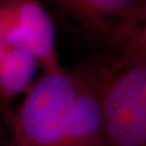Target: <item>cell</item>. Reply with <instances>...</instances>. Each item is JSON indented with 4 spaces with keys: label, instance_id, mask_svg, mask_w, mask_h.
<instances>
[{
    "label": "cell",
    "instance_id": "obj_1",
    "mask_svg": "<svg viewBox=\"0 0 146 146\" xmlns=\"http://www.w3.org/2000/svg\"><path fill=\"white\" fill-rule=\"evenodd\" d=\"M82 65L98 92L106 146H146V28Z\"/></svg>",
    "mask_w": 146,
    "mask_h": 146
},
{
    "label": "cell",
    "instance_id": "obj_2",
    "mask_svg": "<svg viewBox=\"0 0 146 146\" xmlns=\"http://www.w3.org/2000/svg\"><path fill=\"white\" fill-rule=\"evenodd\" d=\"M78 87L77 68L43 72L12 119L14 146H70Z\"/></svg>",
    "mask_w": 146,
    "mask_h": 146
},
{
    "label": "cell",
    "instance_id": "obj_3",
    "mask_svg": "<svg viewBox=\"0 0 146 146\" xmlns=\"http://www.w3.org/2000/svg\"><path fill=\"white\" fill-rule=\"evenodd\" d=\"M95 55L118 51L146 28L145 0H48Z\"/></svg>",
    "mask_w": 146,
    "mask_h": 146
},
{
    "label": "cell",
    "instance_id": "obj_4",
    "mask_svg": "<svg viewBox=\"0 0 146 146\" xmlns=\"http://www.w3.org/2000/svg\"><path fill=\"white\" fill-rule=\"evenodd\" d=\"M15 49L31 53L43 72L61 67L55 22L40 0H0V58Z\"/></svg>",
    "mask_w": 146,
    "mask_h": 146
},
{
    "label": "cell",
    "instance_id": "obj_5",
    "mask_svg": "<svg viewBox=\"0 0 146 146\" xmlns=\"http://www.w3.org/2000/svg\"><path fill=\"white\" fill-rule=\"evenodd\" d=\"M40 64L26 50L15 49L0 58V105L27 92L35 82Z\"/></svg>",
    "mask_w": 146,
    "mask_h": 146
},
{
    "label": "cell",
    "instance_id": "obj_6",
    "mask_svg": "<svg viewBox=\"0 0 146 146\" xmlns=\"http://www.w3.org/2000/svg\"><path fill=\"white\" fill-rule=\"evenodd\" d=\"M13 144V130H12V119L5 115V110L0 105V146H8Z\"/></svg>",
    "mask_w": 146,
    "mask_h": 146
}]
</instances>
